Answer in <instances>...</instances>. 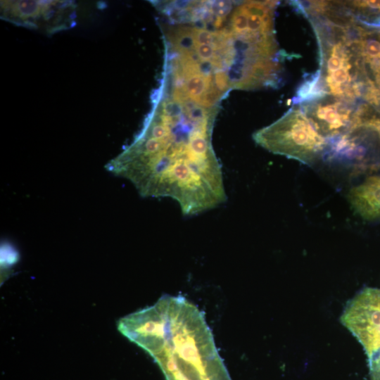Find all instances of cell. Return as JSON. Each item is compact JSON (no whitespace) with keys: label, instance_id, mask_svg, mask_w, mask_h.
Listing matches in <instances>:
<instances>
[{"label":"cell","instance_id":"cell-2","mask_svg":"<svg viewBox=\"0 0 380 380\" xmlns=\"http://www.w3.org/2000/svg\"><path fill=\"white\" fill-rule=\"evenodd\" d=\"M118 328L153 357L166 380H232L203 313L183 297L164 296Z\"/></svg>","mask_w":380,"mask_h":380},{"label":"cell","instance_id":"cell-7","mask_svg":"<svg viewBox=\"0 0 380 380\" xmlns=\"http://www.w3.org/2000/svg\"><path fill=\"white\" fill-rule=\"evenodd\" d=\"M348 201L353 210L367 220L380 218V177L372 176L352 188Z\"/></svg>","mask_w":380,"mask_h":380},{"label":"cell","instance_id":"cell-12","mask_svg":"<svg viewBox=\"0 0 380 380\" xmlns=\"http://www.w3.org/2000/svg\"><path fill=\"white\" fill-rule=\"evenodd\" d=\"M377 93H375V91H374V96H373V99H375L377 97H379V99H380V90H376V91Z\"/></svg>","mask_w":380,"mask_h":380},{"label":"cell","instance_id":"cell-10","mask_svg":"<svg viewBox=\"0 0 380 380\" xmlns=\"http://www.w3.org/2000/svg\"><path fill=\"white\" fill-rule=\"evenodd\" d=\"M357 4L362 7L367 6L372 9H380V0L358 1Z\"/></svg>","mask_w":380,"mask_h":380},{"label":"cell","instance_id":"cell-3","mask_svg":"<svg viewBox=\"0 0 380 380\" xmlns=\"http://www.w3.org/2000/svg\"><path fill=\"white\" fill-rule=\"evenodd\" d=\"M262 148L278 155L311 165L325 149V138L320 135L304 112L291 109L272 124L253 134Z\"/></svg>","mask_w":380,"mask_h":380},{"label":"cell","instance_id":"cell-9","mask_svg":"<svg viewBox=\"0 0 380 380\" xmlns=\"http://www.w3.org/2000/svg\"><path fill=\"white\" fill-rule=\"evenodd\" d=\"M363 51L369 58H380V42L376 39H368L363 44Z\"/></svg>","mask_w":380,"mask_h":380},{"label":"cell","instance_id":"cell-4","mask_svg":"<svg viewBox=\"0 0 380 380\" xmlns=\"http://www.w3.org/2000/svg\"><path fill=\"white\" fill-rule=\"evenodd\" d=\"M340 319L370 358L380 349V289L361 290L348 302Z\"/></svg>","mask_w":380,"mask_h":380},{"label":"cell","instance_id":"cell-1","mask_svg":"<svg viewBox=\"0 0 380 380\" xmlns=\"http://www.w3.org/2000/svg\"><path fill=\"white\" fill-rule=\"evenodd\" d=\"M132 141L106 168L129 181L144 198L175 201L184 215L227 201L222 165L213 145L219 108L206 107L163 81Z\"/></svg>","mask_w":380,"mask_h":380},{"label":"cell","instance_id":"cell-5","mask_svg":"<svg viewBox=\"0 0 380 380\" xmlns=\"http://www.w3.org/2000/svg\"><path fill=\"white\" fill-rule=\"evenodd\" d=\"M1 14L13 23L54 32L70 27L75 5L64 1H8L1 3Z\"/></svg>","mask_w":380,"mask_h":380},{"label":"cell","instance_id":"cell-6","mask_svg":"<svg viewBox=\"0 0 380 380\" xmlns=\"http://www.w3.org/2000/svg\"><path fill=\"white\" fill-rule=\"evenodd\" d=\"M304 113L317 132L324 138L337 136L355 125L350 119V112L341 103H317L307 106Z\"/></svg>","mask_w":380,"mask_h":380},{"label":"cell","instance_id":"cell-8","mask_svg":"<svg viewBox=\"0 0 380 380\" xmlns=\"http://www.w3.org/2000/svg\"><path fill=\"white\" fill-rule=\"evenodd\" d=\"M367 360L371 380H380V349Z\"/></svg>","mask_w":380,"mask_h":380},{"label":"cell","instance_id":"cell-11","mask_svg":"<svg viewBox=\"0 0 380 380\" xmlns=\"http://www.w3.org/2000/svg\"><path fill=\"white\" fill-rule=\"evenodd\" d=\"M368 125L375 129L380 134V120H372L371 122L368 123Z\"/></svg>","mask_w":380,"mask_h":380}]
</instances>
